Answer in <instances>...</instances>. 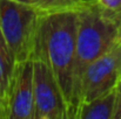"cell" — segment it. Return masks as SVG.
Returning a JSON list of instances; mask_svg holds the SVG:
<instances>
[{
	"label": "cell",
	"mask_w": 121,
	"mask_h": 119,
	"mask_svg": "<svg viewBox=\"0 0 121 119\" xmlns=\"http://www.w3.org/2000/svg\"><path fill=\"white\" fill-rule=\"evenodd\" d=\"M78 15L77 55L69 119H75L78 113L80 83L86 68L121 42V28L106 19L94 4L78 11Z\"/></svg>",
	"instance_id": "2"
},
{
	"label": "cell",
	"mask_w": 121,
	"mask_h": 119,
	"mask_svg": "<svg viewBox=\"0 0 121 119\" xmlns=\"http://www.w3.org/2000/svg\"><path fill=\"white\" fill-rule=\"evenodd\" d=\"M119 81H121V65H120V71H119Z\"/></svg>",
	"instance_id": "13"
},
{
	"label": "cell",
	"mask_w": 121,
	"mask_h": 119,
	"mask_svg": "<svg viewBox=\"0 0 121 119\" xmlns=\"http://www.w3.org/2000/svg\"><path fill=\"white\" fill-rule=\"evenodd\" d=\"M26 4H31L37 7L43 14L56 13L64 11H80L83 7L82 0H27Z\"/></svg>",
	"instance_id": "9"
},
{
	"label": "cell",
	"mask_w": 121,
	"mask_h": 119,
	"mask_svg": "<svg viewBox=\"0 0 121 119\" xmlns=\"http://www.w3.org/2000/svg\"><path fill=\"white\" fill-rule=\"evenodd\" d=\"M98 11L121 28V0H95Z\"/></svg>",
	"instance_id": "10"
},
{
	"label": "cell",
	"mask_w": 121,
	"mask_h": 119,
	"mask_svg": "<svg viewBox=\"0 0 121 119\" xmlns=\"http://www.w3.org/2000/svg\"><path fill=\"white\" fill-rule=\"evenodd\" d=\"M2 119H34L33 58L17 62Z\"/></svg>",
	"instance_id": "6"
},
{
	"label": "cell",
	"mask_w": 121,
	"mask_h": 119,
	"mask_svg": "<svg viewBox=\"0 0 121 119\" xmlns=\"http://www.w3.org/2000/svg\"><path fill=\"white\" fill-rule=\"evenodd\" d=\"M113 119H121V81H119L117 84V100Z\"/></svg>",
	"instance_id": "11"
},
{
	"label": "cell",
	"mask_w": 121,
	"mask_h": 119,
	"mask_svg": "<svg viewBox=\"0 0 121 119\" xmlns=\"http://www.w3.org/2000/svg\"><path fill=\"white\" fill-rule=\"evenodd\" d=\"M78 23L77 11L43 14L33 56L43 60L52 69L66 98L68 115L73 95Z\"/></svg>",
	"instance_id": "1"
},
{
	"label": "cell",
	"mask_w": 121,
	"mask_h": 119,
	"mask_svg": "<svg viewBox=\"0 0 121 119\" xmlns=\"http://www.w3.org/2000/svg\"><path fill=\"white\" fill-rule=\"evenodd\" d=\"M17 1H21V2H27V0H17Z\"/></svg>",
	"instance_id": "14"
},
{
	"label": "cell",
	"mask_w": 121,
	"mask_h": 119,
	"mask_svg": "<svg viewBox=\"0 0 121 119\" xmlns=\"http://www.w3.org/2000/svg\"><path fill=\"white\" fill-rule=\"evenodd\" d=\"M17 60L11 48L8 47L4 34L0 29V119L4 118L7 93L14 73Z\"/></svg>",
	"instance_id": "7"
},
{
	"label": "cell",
	"mask_w": 121,
	"mask_h": 119,
	"mask_svg": "<svg viewBox=\"0 0 121 119\" xmlns=\"http://www.w3.org/2000/svg\"><path fill=\"white\" fill-rule=\"evenodd\" d=\"M42 16L31 4L0 0V29L17 62L33 58Z\"/></svg>",
	"instance_id": "3"
},
{
	"label": "cell",
	"mask_w": 121,
	"mask_h": 119,
	"mask_svg": "<svg viewBox=\"0 0 121 119\" xmlns=\"http://www.w3.org/2000/svg\"><path fill=\"white\" fill-rule=\"evenodd\" d=\"M117 100V86L79 107L75 119H113Z\"/></svg>",
	"instance_id": "8"
},
{
	"label": "cell",
	"mask_w": 121,
	"mask_h": 119,
	"mask_svg": "<svg viewBox=\"0 0 121 119\" xmlns=\"http://www.w3.org/2000/svg\"><path fill=\"white\" fill-rule=\"evenodd\" d=\"M34 119H69L64 92L49 65L39 57L33 58Z\"/></svg>",
	"instance_id": "4"
},
{
	"label": "cell",
	"mask_w": 121,
	"mask_h": 119,
	"mask_svg": "<svg viewBox=\"0 0 121 119\" xmlns=\"http://www.w3.org/2000/svg\"><path fill=\"white\" fill-rule=\"evenodd\" d=\"M82 1H83L85 6H89V5H93L95 2V0H82Z\"/></svg>",
	"instance_id": "12"
},
{
	"label": "cell",
	"mask_w": 121,
	"mask_h": 119,
	"mask_svg": "<svg viewBox=\"0 0 121 119\" xmlns=\"http://www.w3.org/2000/svg\"><path fill=\"white\" fill-rule=\"evenodd\" d=\"M120 65L121 42L86 68L80 83L79 107L117 86L119 82Z\"/></svg>",
	"instance_id": "5"
}]
</instances>
